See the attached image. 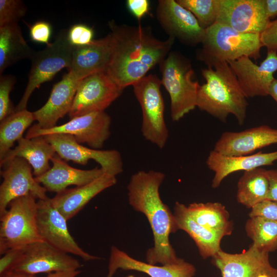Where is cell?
Returning <instances> with one entry per match:
<instances>
[{
    "label": "cell",
    "mask_w": 277,
    "mask_h": 277,
    "mask_svg": "<svg viewBox=\"0 0 277 277\" xmlns=\"http://www.w3.org/2000/svg\"><path fill=\"white\" fill-rule=\"evenodd\" d=\"M113 39V53L107 73L121 88L132 86L160 64L174 43L168 37H155L150 27L108 23Z\"/></svg>",
    "instance_id": "6da1fadb"
},
{
    "label": "cell",
    "mask_w": 277,
    "mask_h": 277,
    "mask_svg": "<svg viewBox=\"0 0 277 277\" xmlns=\"http://www.w3.org/2000/svg\"><path fill=\"white\" fill-rule=\"evenodd\" d=\"M165 177L161 171H140L131 176L127 186L129 205L145 215L153 232L154 245L146 254L147 262L152 265L171 264L181 260L169 240L170 234L177 230L175 220L159 192Z\"/></svg>",
    "instance_id": "7a4b0ae2"
},
{
    "label": "cell",
    "mask_w": 277,
    "mask_h": 277,
    "mask_svg": "<svg viewBox=\"0 0 277 277\" xmlns=\"http://www.w3.org/2000/svg\"><path fill=\"white\" fill-rule=\"evenodd\" d=\"M201 72L206 83L199 86L196 107L224 123L232 114L243 125L248 104L229 64L219 62Z\"/></svg>",
    "instance_id": "3957f363"
},
{
    "label": "cell",
    "mask_w": 277,
    "mask_h": 277,
    "mask_svg": "<svg viewBox=\"0 0 277 277\" xmlns=\"http://www.w3.org/2000/svg\"><path fill=\"white\" fill-rule=\"evenodd\" d=\"M202 44L197 57L207 67L244 56L256 60L260 57V49L263 47L260 34L240 32L217 23L205 29Z\"/></svg>",
    "instance_id": "277c9868"
},
{
    "label": "cell",
    "mask_w": 277,
    "mask_h": 277,
    "mask_svg": "<svg viewBox=\"0 0 277 277\" xmlns=\"http://www.w3.org/2000/svg\"><path fill=\"white\" fill-rule=\"evenodd\" d=\"M161 83L170 98V116L177 122L196 107L200 84L189 60L180 52L170 51L159 65Z\"/></svg>",
    "instance_id": "5b68a950"
},
{
    "label": "cell",
    "mask_w": 277,
    "mask_h": 277,
    "mask_svg": "<svg viewBox=\"0 0 277 277\" xmlns=\"http://www.w3.org/2000/svg\"><path fill=\"white\" fill-rule=\"evenodd\" d=\"M36 197L32 193L16 198L0 216V254L44 241L38 230Z\"/></svg>",
    "instance_id": "8992f818"
},
{
    "label": "cell",
    "mask_w": 277,
    "mask_h": 277,
    "mask_svg": "<svg viewBox=\"0 0 277 277\" xmlns=\"http://www.w3.org/2000/svg\"><path fill=\"white\" fill-rule=\"evenodd\" d=\"M68 39V31H60L54 41L43 50L35 51L31 57L28 82L15 112L26 109L32 92L44 83L51 80L64 68H69L73 49Z\"/></svg>",
    "instance_id": "52a82bcc"
},
{
    "label": "cell",
    "mask_w": 277,
    "mask_h": 277,
    "mask_svg": "<svg viewBox=\"0 0 277 277\" xmlns=\"http://www.w3.org/2000/svg\"><path fill=\"white\" fill-rule=\"evenodd\" d=\"M161 85V79L156 75L149 74L132 86L142 112V135L160 149L164 147L169 136Z\"/></svg>",
    "instance_id": "ba28073f"
},
{
    "label": "cell",
    "mask_w": 277,
    "mask_h": 277,
    "mask_svg": "<svg viewBox=\"0 0 277 277\" xmlns=\"http://www.w3.org/2000/svg\"><path fill=\"white\" fill-rule=\"evenodd\" d=\"M111 122L110 116L105 111L95 112L73 117L64 124L49 129H42L35 124L27 131L25 137L68 134L73 135L78 143L99 149L110 135Z\"/></svg>",
    "instance_id": "9c48e42d"
},
{
    "label": "cell",
    "mask_w": 277,
    "mask_h": 277,
    "mask_svg": "<svg viewBox=\"0 0 277 277\" xmlns=\"http://www.w3.org/2000/svg\"><path fill=\"white\" fill-rule=\"evenodd\" d=\"M107 71L100 72L82 79L68 113L70 118L92 112L104 111L122 93Z\"/></svg>",
    "instance_id": "30bf717a"
},
{
    "label": "cell",
    "mask_w": 277,
    "mask_h": 277,
    "mask_svg": "<svg viewBox=\"0 0 277 277\" xmlns=\"http://www.w3.org/2000/svg\"><path fill=\"white\" fill-rule=\"evenodd\" d=\"M37 204L38 230L44 241L86 261L100 259L86 252L78 246L69 231L67 220L52 206L50 199L38 200Z\"/></svg>",
    "instance_id": "8fae6325"
},
{
    "label": "cell",
    "mask_w": 277,
    "mask_h": 277,
    "mask_svg": "<svg viewBox=\"0 0 277 277\" xmlns=\"http://www.w3.org/2000/svg\"><path fill=\"white\" fill-rule=\"evenodd\" d=\"M63 160L85 165L90 160L97 163L106 173L117 175L123 170L120 153L116 150H102L88 148L78 143L70 134L56 133L44 136Z\"/></svg>",
    "instance_id": "7c38bea8"
},
{
    "label": "cell",
    "mask_w": 277,
    "mask_h": 277,
    "mask_svg": "<svg viewBox=\"0 0 277 277\" xmlns=\"http://www.w3.org/2000/svg\"><path fill=\"white\" fill-rule=\"evenodd\" d=\"M1 167L3 181L0 186V216L13 200L32 193L38 200L48 198L47 190L33 176L32 167L24 159L15 157Z\"/></svg>",
    "instance_id": "4fadbf2b"
},
{
    "label": "cell",
    "mask_w": 277,
    "mask_h": 277,
    "mask_svg": "<svg viewBox=\"0 0 277 277\" xmlns=\"http://www.w3.org/2000/svg\"><path fill=\"white\" fill-rule=\"evenodd\" d=\"M159 23L169 35L190 46L202 44L205 30L189 10L175 0H159L156 9Z\"/></svg>",
    "instance_id": "5bb4252c"
},
{
    "label": "cell",
    "mask_w": 277,
    "mask_h": 277,
    "mask_svg": "<svg viewBox=\"0 0 277 277\" xmlns=\"http://www.w3.org/2000/svg\"><path fill=\"white\" fill-rule=\"evenodd\" d=\"M270 21L264 0H219L216 23L237 31L261 34Z\"/></svg>",
    "instance_id": "9a60e30c"
},
{
    "label": "cell",
    "mask_w": 277,
    "mask_h": 277,
    "mask_svg": "<svg viewBox=\"0 0 277 277\" xmlns=\"http://www.w3.org/2000/svg\"><path fill=\"white\" fill-rule=\"evenodd\" d=\"M227 63L247 98L269 95L273 74L277 71V51L267 50L266 57L259 66L246 56Z\"/></svg>",
    "instance_id": "2e32d148"
},
{
    "label": "cell",
    "mask_w": 277,
    "mask_h": 277,
    "mask_svg": "<svg viewBox=\"0 0 277 277\" xmlns=\"http://www.w3.org/2000/svg\"><path fill=\"white\" fill-rule=\"evenodd\" d=\"M212 258L222 277H256L263 273L277 277V269L271 265L269 252L252 244L242 253H229L221 249Z\"/></svg>",
    "instance_id": "e0dca14e"
},
{
    "label": "cell",
    "mask_w": 277,
    "mask_h": 277,
    "mask_svg": "<svg viewBox=\"0 0 277 277\" xmlns=\"http://www.w3.org/2000/svg\"><path fill=\"white\" fill-rule=\"evenodd\" d=\"M81 266L79 261L68 253L42 241L25 247L23 258L14 271L34 276L39 273L76 270Z\"/></svg>",
    "instance_id": "ac0fdd59"
},
{
    "label": "cell",
    "mask_w": 277,
    "mask_h": 277,
    "mask_svg": "<svg viewBox=\"0 0 277 277\" xmlns=\"http://www.w3.org/2000/svg\"><path fill=\"white\" fill-rule=\"evenodd\" d=\"M275 144L277 129L263 125L239 132H224L213 150L227 156L247 155Z\"/></svg>",
    "instance_id": "d6986e66"
},
{
    "label": "cell",
    "mask_w": 277,
    "mask_h": 277,
    "mask_svg": "<svg viewBox=\"0 0 277 277\" xmlns=\"http://www.w3.org/2000/svg\"><path fill=\"white\" fill-rule=\"evenodd\" d=\"M113 53V39L110 32L105 37L93 39L89 44L74 47L68 72L76 78L100 72L107 71Z\"/></svg>",
    "instance_id": "ffe728a7"
},
{
    "label": "cell",
    "mask_w": 277,
    "mask_h": 277,
    "mask_svg": "<svg viewBox=\"0 0 277 277\" xmlns=\"http://www.w3.org/2000/svg\"><path fill=\"white\" fill-rule=\"evenodd\" d=\"M80 81L68 72L53 86L46 104L33 112L38 127L42 129L54 127L59 119L68 114Z\"/></svg>",
    "instance_id": "44dd1931"
},
{
    "label": "cell",
    "mask_w": 277,
    "mask_h": 277,
    "mask_svg": "<svg viewBox=\"0 0 277 277\" xmlns=\"http://www.w3.org/2000/svg\"><path fill=\"white\" fill-rule=\"evenodd\" d=\"M119 269L142 272L150 277H193L196 272L195 267L183 259L175 263L156 266L137 260L112 246L106 277H112Z\"/></svg>",
    "instance_id": "7402d4cb"
},
{
    "label": "cell",
    "mask_w": 277,
    "mask_h": 277,
    "mask_svg": "<svg viewBox=\"0 0 277 277\" xmlns=\"http://www.w3.org/2000/svg\"><path fill=\"white\" fill-rule=\"evenodd\" d=\"M277 161V150L271 152H258L247 155L227 156L211 150L207 158V167L214 173L211 186L217 188L229 174L273 164Z\"/></svg>",
    "instance_id": "603a6c76"
},
{
    "label": "cell",
    "mask_w": 277,
    "mask_h": 277,
    "mask_svg": "<svg viewBox=\"0 0 277 277\" xmlns=\"http://www.w3.org/2000/svg\"><path fill=\"white\" fill-rule=\"evenodd\" d=\"M116 176L104 173L86 185L66 189L50 199L52 206L68 221L98 193L116 183Z\"/></svg>",
    "instance_id": "cb8c5ba5"
},
{
    "label": "cell",
    "mask_w": 277,
    "mask_h": 277,
    "mask_svg": "<svg viewBox=\"0 0 277 277\" xmlns=\"http://www.w3.org/2000/svg\"><path fill=\"white\" fill-rule=\"evenodd\" d=\"M52 166L42 175L35 177L47 191L58 193L70 185L81 186L90 183L106 172L102 168L89 170L73 168L56 154L51 160Z\"/></svg>",
    "instance_id": "d4e9b609"
},
{
    "label": "cell",
    "mask_w": 277,
    "mask_h": 277,
    "mask_svg": "<svg viewBox=\"0 0 277 277\" xmlns=\"http://www.w3.org/2000/svg\"><path fill=\"white\" fill-rule=\"evenodd\" d=\"M177 230L185 231L193 240L203 259L213 257L221 250L222 238L226 235L221 232L211 230L196 222L190 215L187 206L176 202L173 208Z\"/></svg>",
    "instance_id": "484cf974"
},
{
    "label": "cell",
    "mask_w": 277,
    "mask_h": 277,
    "mask_svg": "<svg viewBox=\"0 0 277 277\" xmlns=\"http://www.w3.org/2000/svg\"><path fill=\"white\" fill-rule=\"evenodd\" d=\"M17 145L11 149L0 161V165L15 157L26 160L33 168L35 177L40 176L50 168L49 161L56 154L53 147L44 136L31 138L22 137Z\"/></svg>",
    "instance_id": "4316f807"
},
{
    "label": "cell",
    "mask_w": 277,
    "mask_h": 277,
    "mask_svg": "<svg viewBox=\"0 0 277 277\" xmlns=\"http://www.w3.org/2000/svg\"><path fill=\"white\" fill-rule=\"evenodd\" d=\"M35 51L25 40L18 23L0 27V74L17 62L31 59Z\"/></svg>",
    "instance_id": "83f0119b"
},
{
    "label": "cell",
    "mask_w": 277,
    "mask_h": 277,
    "mask_svg": "<svg viewBox=\"0 0 277 277\" xmlns=\"http://www.w3.org/2000/svg\"><path fill=\"white\" fill-rule=\"evenodd\" d=\"M269 187L267 169L260 167L244 171L237 184V202L251 209L267 200Z\"/></svg>",
    "instance_id": "f1b7e54d"
},
{
    "label": "cell",
    "mask_w": 277,
    "mask_h": 277,
    "mask_svg": "<svg viewBox=\"0 0 277 277\" xmlns=\"http://www.w3.org/2000/svg\"><path fill=\"white\" fill-rule=\"evenodd\" d=\"M191 217L206 228L231 234L233 229V222L225 207L217 202L194 203L187 206Z\"/></svg>",
    "instance_id": "f546056e"
},
{
    "label": "cell",
    "mask_w": 277,
    "mask_h": 277,
    "mask_svg": "<svg viewBox=\"0 0 277 277\" xmlns=\"http://www.w3.org/2000/svg\"><path fill=\"white\" fill-rule=\"evenodd\" d=\"M35 121L33 112L27 109L15 112L0 121V161L22 138L26 129Z\"/></svg>",
    "instance_id": "4dcf8cb0"
},
{
    "label": "cell",
    "mask_w": 277,
    "mask_h": 277,
    "mask_svg": "<svg viewBox=\"0 0 277 277\" xmlns=\"http://www.w3.org/2000/svg\"><path fill=\"white\" fill-rule=\"evenodd\" d=\"M245 231L259 249L269 253L277 250V222L261 216L249 217Z\"/></svg>",
    "instance_id": "1f68e13d"
},
{
    "label": "cell",
    "mask_w": 277,
    "mask_h": 277,
    "mask_svg": "<svg viewBox=\"0 0 277 277\" xmlns=\"http://www.w3.org/2000/svg\"><path fill=\"white\" fill-rule=\"evenodd\" d=\"M182 6L191 12L204 29L216 23L219 0H176Z\"/></svg>",
    "instance_id": "d6a6232c"
},
{
    "label": "cell",
    "mask_w": 277,
    "mask_h": 277,
    "mask_svg": "<svg viewBox=\"0 0 277 277\" xmlns=\"http://www.w3.org/2000/svg\"><path fill=\"white\" fill-rule=\"evenodd\" d=\"M26 12L23 1L0 0V27L17 23Z\"/></svg>",
    "instance_id": "836d02e7"
},
{
    "label": "cell",
    "mask_w": 277,
    "mask_h": 277,
    "mask_svg": "<svg viewBox=\"0 0 277 277\" xmlns=\"http://www.w3.org/2000/svg\"><path fill=\"white\" fill-rule=\"evenodd\" d=\"M16 82L12 75L0 76V121L15 112V107L10 99V93Z\"/></svg>",
    "instance_id": "e575fe53"
},
{
    "label": "cell",
    "mask_w": 277,
    "mask_h": 277,
    "mask_svg": "<svg viewBox=\"0 0 277 277\" xmlns=\"http://www.w3.org/2000/svg\"><path fill=\"white\" fill-rule=\"evenodd\" d=\"M93 30L84 24H75L68 30V39L73 47L89 44L93 40Z\"/></svg>",
    "instance_id": "d590c367"
},
{
    "label": "cell",
    "mask_w": 277,
    "mask_h": 277,
    "mask_svg": "<svg viewBox=\"0 0 277 277\" xmlns=\"http://www.w3.org/2000/svg\"><path fill=\"white\" fill-rule=\"evenodd\" d=\"M25 247L10 249L3 255L0 259V277L14 270L23 258Z\"/></svg>",
    "instance_id": "8d00e7d4"
},
{
    "label": "cell",
    "mask_w": 277,
    "mask_h": 277,
    "mask_svg": "<svg viewBox=\"0 0 277 277\" xmlns=\"http://www.w3.org/2000/svg\"><path fill=\"white\" fill-rule=\"evenodd\" d=\"M249 217L261 216L277 222V202L264 200L251 208Z\"/></svg>",
    "instance_id": "74e56055"
},
{
    "label": "cell",
    "mask_w": 277,
    "mask_h": 277,
    "mask_svg": "<svg viewBox=\"0 0 277 277\" xmlns=\"http://www.w3.org/2000/svg\"><path fill=\"white\" fill-rule=\"evenodd\" d=\"M52 27L45 21H38L29 26L30 37L35 42L49 45Z\"/></svg>",
    "instance_id": "f35d334b"
},
{
    "label": "cell",
    "mask_w": 277,
    "mask_h": 277,
    "mask_svg": "<svg viewBox=\"0 0 277 277\" xmlns=\"http://www.w3.org/2000/svg\"><path fill=\"white\" fill-rule=\"evenodd\" d=\"M261 41L267 50L277 51V19L270 21L266 29L260 34Z\"/></svg>",
    "instance_id": "ab89813d"
},
{
    "label": "cell",
    "mask_w": 277,
    "mask_h": 277,
    "mask_svg": "<svg viewBox=\"0 0 277 277\" xmlns=\"http://www.w3.org/2000/svg\"><path fill=\"white\" fill-rule=\"evenodd\" d=\"M127 5L129 11L138 20L149 12V3L147 0H128Z\"/></svg>",
    "instance_id": "60d3db41"
},
{
    "label": "cell",
    "mask_w": 277,
    "mask_h": 277,
    "mask_svg": "<svg viewBox=\"0 0 277 277\" xmlns=\"http://www.w3.org/2000/svg\"><path fill=\"white\" fill-rule=\"evenodd\" d=\"M269 187L267 200L277 202V169L267 170Z\"/></svg>",
    "instance_id": "b9f144b4"
},
{
    "label": "cell",
    "mask_w": 277,
    "mask_h": 277,
    "mask_svg": "<svg viewBox=\"0 0 277 277\" xmlns=\"http://www.w3.org/2000/svg\"><path fill=\"white\" fill-rule=\"evenodd\" d=\"M266 12L268 18L277 17V0H264Z\"/></svg>",
    "instance_id": "7bdbcfd3"
},
{
    "label": "cell",
    "mask_w": 277,
    "mask_h": 277,
    "mask_svg": "<svg viewBox=\"0 0 277 277\" xmlns=\"http://www.w3.org/2000/svg\"><path fill=\"white\" fill-rule=\"evenodd\" d=\"M81 273L80 270L58 271L49 273L45 277H75Z\"/></svg>",
    "instance_id": "ee69618b"
},
{
    "label": "cell",
    "mask_w": 277,
    "mask_h": 277,
    "mask_svg": "<svg viewBox=\"0 0 277 277\" xmlns=\"http://www.w3.org/2000/svg\"><path fill=\"white\" fill-rule=\"evenodd\" d=\"M269 95H270L277 103V79L272 81L269 90Z\"/></svg>",
    "instance_id": "f6af8a7d"
},
{
    "label": "cell",
    "mask_w": 277,
    "mask_h": 277,
    "mask_svg": "<svg viewBox=\"0 0 277 277\" xmlns=\"http://www.w3.org/2000/svg\"><path fill=\"white\" fill-rule=\"evenodd\" d=\"M4 277H34V276L14 271Z\"/></svg>",
    "instance_id": "bcb514c9"
},
{
    "label": "cell",
    "mask_w": 277,
    "mask_h": 277,
    "mask_svg": "<svg viewBox=\"0 0 277 277\" xmlns=\"http://www.w3.org/2000/svg\"><path fill=\"white\" fill-rule=\"evenodd\" d=\"M256 277H274L270 274H266V273H263L259 275Z\"/></svg>",
    "instance_id": "7dc6e473"
},
{
    "label": "cell",
    "mask_w": 277,
    "mask_h": 277,
    "mask_svg": "<svg viewBox=\"0 0 277 277\" xmlns=\"http://www.w3.org/2000/svg\"><path fill=\"white\" fill-rule=\"evenodd\" d=\"M126 277H136V276H134L133 275H128V276H127Z\"/></svg>",
    "instance_id": "c3c4849f"
}]
</instances>
